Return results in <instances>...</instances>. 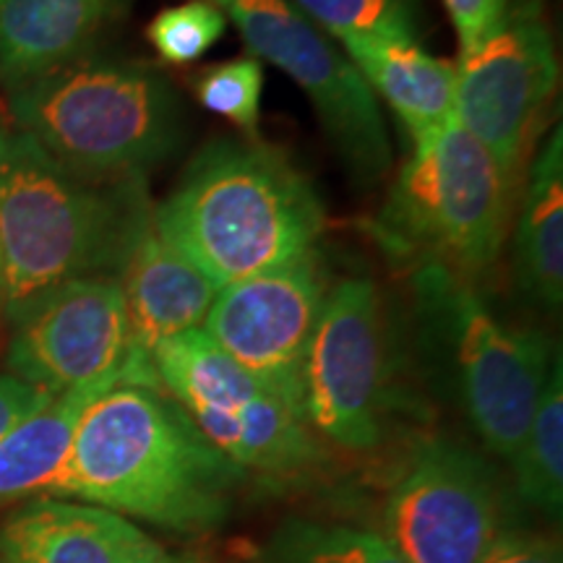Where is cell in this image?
<instances>
[{"instance_id":"6da1fadb","label":"cell","mask_w":563,"mask_h":563,"mask_svg":"<svg viewBox=\"0 0 563 563\" xmlns=\"http://www.w3.org/2000/svg\"><path fill=\"white\" fill-rule=\"evenodd\" d=\"M243 475L162 386L118 384L84 410L40 496L81 498L173 532H207L228 519Z\"/></svg>"},{"instance_id":"7a4b0ae2","label":"cell","mask_w":563,"mask_h":563,"mask_svg":"<svg viewBox=\"0 0 563 563\" xmlns=\"http://www.w3.org/2000/svg\"><path fill=\"white\" fill-rule=\"evenodd\" d=\"M152 222L146 178L74 173L19 129L0 131V262L11 321L66 282L121 277Z\"/></svg>"},{"instance_id":"3957f363","label":"cell","mask_w":563,"mask_h":563,"mask_svg":"<svg viewBox=\"0 0 563 563\" xmlns=\"http://www.w3.org/2000/svg\"><path fill=\"white\" fill-rule=\"evenodd\" d=\"M154 228L220 290L316 249L327 211L313 183L262 136L214 139L154 207Z\"/></svg>"},{"instance_id":"277c9868","label":"cell","mask_w":563,"mask_h":563,"mask_svg":"<svg viewBox=\"0 0 563 563\" xmlns=\"http://www.w3.org/2000/svg\"><path fill=\"white\" fill-rule=\"evenodd\" d=\"M9 104L21 133L91 178H146L188 131L170 79L141 60L84 55L9 89Z\"/></svg>"},{"instance_id":"5b68a950","label":"cell","mask_w":563,"mask_h":563,"mask_svg":"<svg viewBox=\"0 0 563 563\" xmlns=\"http://www.w3.org/2000/svg\"><path fill=\"white\" fill-rule=\"evenodd\" d=\"M517 178L452 121L410 141L368 232L405 269L441 266L473 282L496 264L509 232Z\"/></svg>"},{"instance_id":"8992f818","label":"cell","mask_w":563,"mask_h":563,"mask_svg":"<svg viewBox=\"0 0 563 563\" xmlns=\"http://www.w3.org/2000/svg\"><path fill=\"white\" fill-rule=\"evenodd\" d=\"M412 292L422 327L446 344L475 433L493 454L511 462L559 352L540 332L504 323L473 282L441 266L415 269Z\"/></svg>"},{"instance_id":"52a82bcc","label":"cell","mask_w":563,"mask_h":563,"mask_svg":"<svg viewBox=\"0 0 563 563\" xmlns=\"http://www.w3.org/2000/svg\"><path fill=\"white\" fill-rule=\"evenodd\" d=\"M157 384L243 473L298 477L327 456L306 412L194 329L152 352Z\"/></svg>"},{"instance_id":"ba28073f","label":"cell","mask_w":563,"mask_h":563,"mask_svg":"<svg viewBox=\"0 0 563 563\" xmlns=\"http://www.w3.org/2000/svg\"><path fill=\"white\" fill-rule=\"evenodd\" d=\"M391 329L368 277L334 282L308 350L302 407L316 435L347 452L384 441L391 407Z\"/></svg>"},{"instance_id":"9c48e42d","label":"cell","mask_w":563,"mask_h":563,"mask_svg":"<svg viewBox=\"0 0 563 563\" xmlns=\"http://www.w3.org/2000/svg\"><path fill=\"white\" fill-rule=\"evenodd\" d=\"M224 13L253 58L285 70L311 100L350 175L376 186L391 167V144L376 95L336 42L290 0H232Z\"/></svg>"},{"instance_id":"30bf717a","label":"cell","mask_w":563,"mask_h":563,"mask_svg":"<svg viewBox=\"0 0 563 563\" xmlns=\"http://www.w3.org/2000/svg\"><path fill=\"white\" fill-rule=\"evenodd\" d=\"M454 66V121L519 180L561 74L540 0H511L488 37Z\"/></svg>"},{"instance_id":"8fae6325","label":"cell","mask_w":563,"mask_h":563,"mask_svg":"<svg viewBox=\"0 0 563 563\" xmlns=\"http://www.w3.org/2000/svg\"><path fill=\"white\" fill-rule=\"evenodd\" d=\"M13 327L9 373L53 397L100 382L159 386L150 357L131 350L115 277L66 282L34 300Z\"/></svg>"},{"instance_id":"7c38bea8","label":"cell","mask_w":563,"mask_h":563,"mask_svg":"<svg viewBox=\"0 0 563 563\" xmlns=\"http://www.w3.org/2000/svg\"><path fill=\"white\" fill-rule=\"evenodd\" d=\"M329 287L327 262L313 249L279 269L220 287L201 329L232 361L306 412L302 378Z\"/></svg>"},{"instance_id":"4fadbf2b","label":"cell","mask_w":563,"mask_h":563,"mask_svg":"<svg viewBox=\"0 0 563 563\" xmlns=\"http://www.w3.org/2000/svg\"><path fill=\"white\" fill-rule=\"evenodd\" d=\"M386 540L405 563H485L498 543V493L481 456L428 441L386 498Z\"/></svg>"},{"instance_id":"5bb4252c","label":"cell","mask_w":563,"mask_h":563,"mask_svg":"<svg viewBox=\"0 0 563 563\" xmlns=\"http://www.w3.org/2000/svg\"><path fill=\"white\" fill-rule=\"evenodd\" d=\"M152 534L121 514L40 496L0 527V563H173Z\"/></svg>"},{"instance_id":"9a60e30c","label":"cell","mask_w":563,"mask_h":563,"mask_svg":"<svg viewBox=\"0 0 563 563\" xmlns=\"http://www.w3.org/2000/svg\"><path fill=\"white\" fill-rule=\"evenodd\" d=\"M118 282L129 316L131 350L150 361L162 342L201 329L217 298L207 274L167 243L154 222L141 235Z\"/></svg>"},{"instance_id":"2e32d148","label":"cell","mask_w":563,"mask_h":563,"mask_svg":"<svg viewBox=\"0 0 563 563\" xmlns=\"http://www.w3.org/2000/svg\"><path fill=\"white\" fill-rule=\"evenodd\" d=\"M133 0H3L0 84L5 89L89 55Z\"/></svg>"},{"instance_id":"e0dca14e","label":"cell","mask_w":563,"mask_h":563,"mask_svg":"<svg viewBox=\"0 0 563 563\" xmlns=\"http://www.w3.org/2000/svg\"><path fill=\"white\" fill-rule=\"evenodd\" d=\"M344 53L386 100L410 141L454 121V63L428 53L415 34H373L342 40Z\"/></svg>"},{"instance_id":"ac0fdd59","label":"cell","mask_w":563,"mask_h":563,"mask_svg":"<svg viewBox=\"0 0 563 563\" xmlns=\"http://www.w3.org/2000/svg\"><path fill=\"white\" fill-rule=\"evenodd\" d=\"M514 272L519 290L548 311L563 302V131L548 133L525 183L514 235Z\"/></svg>"},{"instance_id":"d6986e66","label":"cell","mask_w":563,"mask_h":563,"mask_svg":"<svg viewBox=\"0 0 563 563\" xmlns=\"http://www.w3.org/2000/svg\"><path fill=\"white\" fill-rule=\"evenodd\" d=\"M123 382L79 386L53 397L0 441V506L47 488L66 460L81 415L104 391Z\"/></svg>"},{"instance_id":"ffe728a7","label":"cell","mask_w":563,"mask_h":563,"mask_svg":"<svg viewBox=\"0 0 563 563\" xmlns=\"http://www.w3.org/2000/svg\"><path fill=\"white\" fill-rule=\"evenodd\" d=\"M519 496L534 509L561 517L563 506V368L555 355L522 443L511 460Z\"/></svg>"},{"instance_id":"44dd1931","label":"cell","mask_w":563,"mask_h":563,"mask_svg":"<svg viewBox=\"0 0 563 563\" xmlns=\"http://www.w3.org/2000/svg\"><path fill=\"white\" fill-rule=\"evenodd\" d=\"M258 563H405V559L382 532L290 517L266 538Z\"/></svg>"},{"instance_id":"7402d4cb","label":"cell","mask_w":563,"mask_h":563,"mask_svg":"<svg viewBox=\"0 0 563 563\" xmlns=\"http://www.w3.org/2000/svg\"><path fill=\"white\" fill-rule=\"evenodd\" d=\"M194 95L209 112L235 125L243 136H258L262 121L264 68L262 60L245 55L201 68L191 79Z\"/></svg>"},{"instance_id":"603a6c76","label":"cell","mask_w":563,"mask_h":563,"mask_svg":"<svg viewBox=\"0 0 563 563\" xmlns=\"http://www.w3.org/2000/svg\"><path fill=\"white\" fill-rule=\"evenodd\" d=\"M308 21L332 40L373 34H415L418 0H290Z\"/></svg>"},{"instance_id":"cb8c5ba5","label":"cell","mask_w":563,"mask_h":563,"mask_svg":"<svg viewBox=\"0 0 563 563\" xmlns=\"http://www.w3.org/2000/svg\"><path fill=\"white\" fill-rule=\"evenodd\" d=\"M228 32V13L209 0L162 9L146 26V40L170 66H191L207 55Z\"/></svg>"},{"instance_id":"d4e9b609","label":"cell","mask_w":563,"mask_h":563,"mask_svg":"<svg viewBox=\"0 0 563 563\" xmlns=\"http://www.w3.org/2000/svg\"><path fill=\"white\" fill-rule=\"evenodd\" d=\"M441 3L452 16L460 53H467L488 37L511 0H441Z\"/></svg>"},{"instance_id":"484cf974","label":"cell","mask_w":563,"mask_h":563,"mask_svg":"<svg viewBox=\"0 0 563 563\" xmlns=\"http://www.w3.org/2000/svg\"><path fill=\"white\" fill-rule=\"evenodd\" d=\"M53 399V394L37 386L21 382L11 373H0V441L9 435L21 420L42 410Z\"/></svg>"},{"instance_id":"4316f807","label":"cell","mask_w":563,"mask_h":563,"mask_svg":"<svg viewBox=\"0 0 563 563\" xmlns=\"http://www.w3.org/2000/svg\"><path fill=\"white\" fill-rule=\"evenodd\" d=\"M485 563H561V555L543 540L498 538Z\"/></svg>"},{"instance_id":"83f0119b","label":"cell","mask_w":563,"mask_h":563,"mask_svg":"<svg viewBox=\"0 0 563 563\" xmlns=\"http://www.w3.org/2000/svg\"><path fill=\"white\" fill-rule=\"evenodd\" d=\"M0 313H5V285H3V262H0Z\"/></svg>"},{"instance_id":"f1b7e54d","label":"cell","mask_w":563,"mask_h":563,"mask_svg":"<svg viewBox=\"0 0 563 563\" xmlns=\"http://www.w3.org/2000/svg\"><path fill=\"white\" fill-rule=\"evenodd\" d=\"M209 3H214V5H220V9H224V5L232 3V0H209Z\"/></svg>"},{"instance_id":"f546056e","label":"cell","mask_w":563,"mask_h":563,"mask_svg":"<svg viewBox=\"0 0 563 563\" xmlns=\"http://www.w3.org/2000/svg\"><path fill=\"white\" fill-rule=\"evenodd\" d=\"M0 5H3V0H0Z\"/></svg>"},{"instance_id":"4dcf8cb0","label":"cell","mask_w":563,"mask_h":563,"mask_svg":"<svg viewBox=\"0 0 563 563\" xmlns=\"http://www.w3.org/2000/svg\"><path fill=\"white\" fill-rule=\"evenodd\" d=\"M173 563H175V561H173ZM186 563H191V561H186Z\"/></svg>"}]
</instances>
